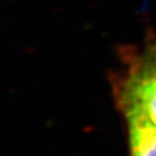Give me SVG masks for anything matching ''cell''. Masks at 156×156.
Wrapping results in <instances>:
<instances>
[{"instance_id":"cell-2","label":"cell","mask_w":156,"mask_h":156,"mask_svg":"<svg viewBox=\"0 0 156 156\" xmlns=\"http://www.w3.org/2000/svg\"><path fill=\"white\" fill-rule=\"evenodd\" d=\"M130 156H156V124L143 112L125 107Z\"/></svg>"},{"instance_id":"cell-1","label":"cell","mask_w":156,"mask_h":156,"mask_svg":"<svg viewBox=\"0 0 156 156\" xmlns=\"http://www.w3.org/2000/svg\"><path fill=\"white\" fill-rule=\"evenodd\" d=\"M115 98L120 108H136L156 124V42L145 44L127 60L115 85Z\"/></svg>"}]
</instances>
